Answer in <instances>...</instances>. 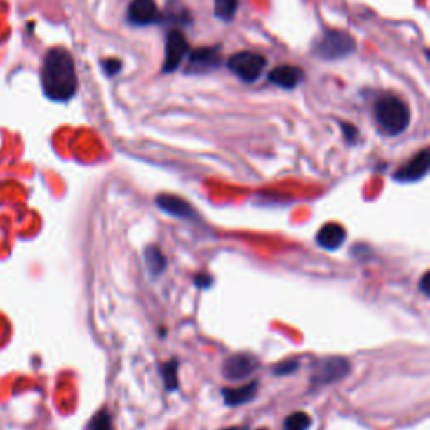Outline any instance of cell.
<instances>
[{
    "mask_svg": "<svg viewBox=\"0 0 430 430\" xmlns=\"http://www.w3.org/2000/svg\"><path fill=\"white\" fill-rule=\"evenodd\" d=\"M41 84L44 95L58 103H66L78 91L74 59L64 48H54L46 54L41 69Z\"/></svg>",
    "mask_w": 430,
    "mask_h": 430,
    "instance_id": "cell-1",
    "label": "cell"
},
{
    "mask_svg": "<svg viewBox=\"0 0 430 430\" xmlns=\"http://www.w3.org/2000/svg\"><path fill=\"white\" fill-rule=\"evenodd\" d=\"M375 120L387 135L397 136L408 128L410 109L398 96L385 95L378 98L375 103Z\"/></svg>",
    "mask_w": 430,
    "mask_h": 430,
    "instance_id": "cell-2",
    "label": "cell"
},
{
    "mask_svg": "<svg viewBox=\"0 0 430 430\" xmlns=\"http://www.w3.org/2000/svg\"><path fill=\"white\" fill-rule=\"evenodd\" d=\"M356 49V41L344 31H325L313 44V56L323 61H340L351 56Z\"/></svg>",
    "mask_w": 430,
    "mask_h": 430,
    "instance_id": "cell-3",
    "label": "cell"
},
{
    "mask_svg": "<svg viewBox=\"0 0 430 430\" xmlns=\"http://www.w3.org/2000/svg\"><path fill=\"white\" fill-rule=\"evenodd\" d=\"M348 373H350V361L343 356H328V358L316 360L311 367V390L342 382L343 378L348 377Z\"/></svg>",
    "mask_w": 430,
    "mask_h": 430,
    "instance_id": "cell-4",
    "label": "cell"
},
{
    "mask_svg": "<svg viewBox=\"0 0 430 430\" xmlns=\"http://www.w3.org/2000/svg\"><path fill=\"white\" fill-rule=\"evenodd\" d=\"M266 64V58L261 56V54L250 53V51H241V53H236L234 56L229 58L227 67L244 83H254V81L261 78Z\"/></svg>",
    "mask_w": 430,
    "mask_h": 430,
    "instance_id": "cell-5",
    "label": "cell"
},
{
    "mask_svg": "<svg viewBox=\"0 0 430 430\" xmlns=\"http://www.w3.org/2000/svg\"><path fill=\"white\" fill-rule=\"evenodd\" d=\"M257 368V358L249 353H236L225 358L222 365V375L229 382H242L249 378Z\"/></svg>",
    "mask_w": 430,
    "mask_h": 430,
    "instance_id": "cell-6",
    "label": "cell"
},
{
    "mask_svg": "<svg viewBox=\"0 0 430 430\" xmlns=\"http://www.w3.org/2000/svg\"><path fill=\"white\" fill-rule=\"evenodd\" d=\"M187 54H189V41H187L185 34L178 29H173L167 36V44H165L163 72L177 71Z\"/></svg>",
    "mask_w": 430,
    "mask_h": 430,
    "instance_id": "cell-7",
    "label": "cell"
},
{
    "mask_svg": "<svg viewBox=\"0 0 430 430\" xmlns=\"http://www.w3.org/2000/svg\"><path fill=\"white\" fill-rule=\"evenodd\" d=\"M220 49L219 48H199L192 51L189 62H187V74H207V72L219 69Z\"/></svg>",
    "mask_w": 430,
    "mask_h": 430,
    "instance_id": "cell-8",
    "label": "cell"
},
{
    "mask_svg": "<svg viewBox=\"0 0 430 430\" xmlns=\"http://www.w3.org/2000/svg\"><path fill=\"white\" fill-rule=\"evenodd\" d=\"M126 19L131 25L145 27V25L159 24L161 20V14L155 0H133L128 7Z\"/></svg>",
    "mask_w": 430,
    "mask_h": 430,
    "instance_id": "cell-9",
    "label": "cell"
},
{
    "mask_svg": "<svg viewBox=\"0 0 430 430\" xmlns=\"http://www.w3.org/2000/svg\"><path fill=\"white\" fill-rule=\"evenodd\" d=\"M430 167V155L429 150L419 152L417 155L408 161L407 165H403L402 168L395 173L394 178L400 184H412V182H419L429 173Z\"/></svg>",
    "mask_w": 430,
    "mask_h": 430,
    "instance_id": "cell-10",
    "label": "cell"
},
{
    "mask_svg": "<svg viewBox=\"0 0 430 430\" xmlns=\"http://www.w3.org/2000/svg\"><path fill=\"white\" fill-rule=\"evenodd\" d=\"M155 202H156V207H159L161 212H165V214H168L172 217H177V219H182V220L199 219L195 208L192 207L187 200L178 197V195H168V194L159 195Z\"/></svg>",
    "mask_w": 430,
    "mask_h": 430,
    "instance_id": "cell-11",
    "label": "cell"
},
{
    "mask_svg": "<svg viewBox=\"0 0 430 430\" xmlns=\"http://www.w3.org/2000/svg\"><path fill=\"white\" fill-rule=\"evenodd\" d=\"M316 242L325 250H338L347 242V231L342 224L328 222L318 231Z\"/></svg>",
    "mask_w": 430,
    "mask_h": 430,
    "instance_id": "cell-12",
    "label": "cell"
},
{
    "mask_svg": "<svg viewBox=\"0 0 430 430\" xmlns=\"http://www.w3.org/2000/svg\"><path fill=\"white\" fill-rule=\"evenodd\" d=\"M303 76L304 72L297 66L284 64V66L274 67L267 76V79H269L271 84H276V86L283 89H295L303 81Z\"/></svg>",
    "mask_w": 430,
    "mask_h": 430,
    "instance_id": "cell-13",
    "label": "cell"
},
{
    "mask_svg": "<svg viewBox=\"0 0 430 430\" xmlns=\"http://www.w3.org/2000/svg\"><path fill=\"white\" fill-rule=\"evenodd\" d=\"M255 394H257V382H250L247 385L237 387V389H224L222 390V397L225 405L229 407H239L244 405V403L253 402L255 398Z\"/></svg>",
    "mask_w": 430,
    "mask_h": 430,
    "instance_id": "cell-14",
    "label": "cell"
},
{
    "mask_svg": "<svg viewBox=\"0 0 430 430\" xmlns=\"http://www.w3.org/2000/svg\"><path fill=\"white\" fill-rule=\"evenodd\" d=\"M145 264H147V271L150 272L152 278H160L163 271L167 269V259L156 246H148L145 249Z\"/></svg>",
    "mask_w": 430,
    "mask_h": 430,
    "instance_id": "cell-15",
    "label": "cell"
},
{
    "mask_svg": "<svg viewBox=\"0 0 430 430\" xmlns=\"http://www.w3.org/2000/svg\"><path fill=\"white\" fill-rule=\"evenodd\" d=\"M239 0H214V15L217 19L229 22L236 15Z\"/></svg>",
    "mask_w": 430,
    "mask_h": 430,
    "instance_id": "cell-16",
    "label": "cell"
},
{
    "mask_svg": "<svg viewBox=\"0 0 430 430\" xmlns=\"http://www.w3.org/2000/svg\"><path fill=\"white\" fill-rule=\"evenodd\" d=\"M160 375L165 382V389H167L168 391H173L178 389V361L177 360H170L167 361V363L161 365Z\"/></svg>",
    "mask_w": 430,
    "mask_h": 430,
    "instance_id": "cell-17",
    "label": "cell"
},
{
    "mask_svg": "<svg viewBox=\"0 0 430 430\" xmlns=\"http://www.w3.org/2000/svg\"><path fill=\"white\" fill-rule=\"evenodd\" d=\"M167 17L175 24H187L190 20L189 11L178 0H170L167 4Z\"/></svg>",
    "mask_w": 430,
    "mask_h": 430,
    "instance_id": "cell-18",
    "label": "cell"
},
{
    "mask_svg": "<svg viewBox=\"0 0 430 430\" xmlns=\"http://www.w3.org/2000/svg\"><path fill=\"white\" fill-rule=\"evenodd\" d=\"M311 427V417L306 412H295L284 420V430H308Z\"/></svg>",
    "mask_w": 430,
    "mask_h": 430,
    "instance_id": "cell-19",
    "label": "cell"
},
{
    "mask_svg": "<svg viewBox=\"0 0 430 430\" xmlns=\"http://www.w3.org/2000/svg\"><path fill=\"white\" fill-rule=\"evenodd\" d=\"M88 430H113V422L109 412L101 410L93 417L91 424H89Z\"/></svg>",
    "mask_w": 430,
    "mask_h": 430,
    "instance_id": "cell-20",
    "label": "cell"
},
{
    "mask_svg": "<svg viewBox=\"0 0 430 430\" xmlns=\"http://www.w3.org/2000/svg\"><path fill=\"white\" fill-rule=\"evenodd\" d=\"M297 370H300V361L297 360H286V361H281L272 370V373L278 375V377H286V375H293L296 373Z\"/></svg>",
    "mask_w": 430,
    "mask_h": 430,
    "instance_id": "cell-21",
    "label": "cell"
},
{
    "mask_svg": "<svg viewBox=\"0 0 430 430\" xmlns=\"http://www.w3.org/2000/svg\"><path fill=\"white\" fill-rule=\"evenodd\" d=\"M101 67H103V72L108 78H113V76H116L118 72L121 71V61L114 58L103 59V61H101Z\"/></svg>",
    "mask_w": 430,
    "mask_h": 430,
    "instance_id": "cell-22",
    "label": "cell"
},
{
    "mask_svg": "<svg viewBox=\"0 0 430 430\" xmlns=\"http://www.w3.org/2000/svg\"><path fill=\"white\" fill-rule=\"evenodd\" d=\"M342 130L344 135V140H347V143L355 145L356 140H358V130H356L353 125H348V123H342Z\"/></svg>",
    "mask_w": 430,
    "mask_h": 430,
    "instance_id": "cell-23",
    "label": "cell"
},
{
    "mask_svg": "<svg viewBox=\"0 0 430 430\" xmlns=\"http://www.w3.org/2000/svg\"><path fill=\"white\" fill-rule=\"evenodd\" d=\"M194 283L199 289H208L212 286V284H214V279H212L210 276H207V274H199L197 278H195Z\"/></svg>",
    "mask_w": 430,
    "mask_h": 430,
    "instance_id": "cell-24",
    "label": "cell"
},
{
    "mask_svg": "<svg viewBox=\"0 0 430 430\" xmlns=\"http://www.w3.org/2000/svg\"><path fill=\"white\" fill-rule=\"evenodd\" d=\"M429 281H430V274H429V272H425V274L422 276V279H420V284H419L420 291H422L425 296H429V289H430L429 288Z\"/></svg>",
    "mask_w": 430,
    "mask_h": 430,
    "instance_id": "cell-25",
    "label": "cell"
},
{
    "mask_svg": "<svg viewBox=\"0 0 430 430\" xmlns=\"http://www.w3.org/2000/svg\"><path fill=\"white\" fill-rule=\"evenodd\" d=\"M224 430H246L244 427H229V429H224Z\"/></svg>",
    "mask_w": 430,
    "mask_h": 430,
    "instance_id": "cell-26",
    "label": "cell"
},
{
    "mask_svg": "<svg viewBox=\"0 0 430 430\" xmlns=\"http://www.w3.org/2000/svg\"><path fill=\"white\" fill-rule=\"evenodd\" d=\"M259 430H267V429H259Z\"/></svg>",
    "mask_w": 430,
    "mask_h": 430,
    "instance_id": "cell-27",
    "label": "cell"
}]
</instances>
